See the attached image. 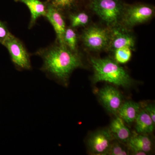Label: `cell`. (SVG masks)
I'll use <instances>...</instances> for the list:
<instances>
[{
  "label": "cell",
  "instance_id": "obj_1",
  "mask_svg": "<svg viewBox=\"0 0 155 155\" xmlns=\"http://www.w3.org/2000/svg\"><path fill=\"white\" fill-rule=\"evenodd\" d=\"M35 54L41 58L40 70L49 79L65 87L69 84L72 72L84 67L82 56L64 44L55 41L47 47L39 49Z\"/></svg>",
  "mask_w": 155,
  "mask_h": 155
},
{
  "label": "cell",
  "instance_id": "obj_2",
  "mask_svg": "<svg viewBox=\"0 0 155 155\" xmlns=\"http://www.w3.org/2000/svg\"><path fill=\"white\" fill-rule=\"evenodd\" d=\"M90 62L94 70V84L105 81L124 87H130L133 84L128 72L114 59L91 58Z\"/></svg>",
  "mask_w": 155,
  "mask_h": 155
},
{
  "label": "cell",
  "instance_id": "obj_3",
  "mask_svg": "<svg viewBox=\"0 0 155 155\" xmlns=\"http://www.w3.org/2000/svg\"><path fill=\"white\" fill-rule=\"evenodd\" d=\"M125 3L121 0H88V6L106 24L112 27L119 24Z\"/></svg>",
  "mask_w": 155,
  "mask_h": 155
},
{
  "label": "cell",
  "instance_id": "obj_4",
  "mask_svg": "<svg viewBox=\"0 0 155 155\" xmlns=\"http://www.w3.org/2000/svg\"><path fill=\"white\" fill-rule=\"evenodd\" d=\"M154 6L144 3L125 4L119 24L131 29L136 25L145 23L154 16Z\"/></svg>",
  "mask_w": 155,
  "mask_h": 155
},
{
  "label": "cell",
  "instance_id": "obj_5",
  "mask_svg": "<svg viewBox=\"0 0 155 155\" xmlns=\"http://www.w3.org/2000/svg\"><path fill=\"white\" fill-rule=\"evenodd\" d=\"M110 35V27L97 25L86 26L80 36L84 46L91 51H107Z\"/></svg>",
  "mask_w": 155,
  "mask_h": 155
},
{
  "label": "cell",
  "instance_id": "obj_6",
  "mask_svg": "<svg viewBox=\"0 0 155 155\" xmlns=\"http://www.w3.org/2000/svg\"><path fill=\"white\" fill-rule=\"evenodd\" d=\"M2 45L8 51L11 61L17 70L22 71L32 69L30 54L19 39L11 33Z\"/></svg>",
  "mask_w": 155,
  "mask_h": 155
},
{
  "label": "cell",
  "instance_id": "obj_7",
  "mask_svg": "<svg viewBox=\"0 0 155 155\" xmlns=\"http://www.w3.org/2000/svg\"><path fill=\"white\" fill-rule=\"evenodd\" d=\"M110 40L107 51L113 52L124 47L130 48L133 51L135 46V38L131 29L119 24L110 27Z\"/></svg>",
  "mask_w": 155,
  "mask_h": 155
},
{
  "label": "cell",
  "instance_id": "obj_8",
  "mask_svg": "<svg viewBox=\"0 0 155 155\" xmlns=\"http://www.w3.org/2000/svg\"><path fill=\"white\" fill-rule=\"evenodd\" d=\"M98 96L106 110L117 116L119 108L123 104V97L120 91L114 87L107 85L100 90Z\"/></svg>",
  "mask_w": 155,
  "mask_h": 155
},
{
  "label": "cell",
  "instance_id": "obj_9",
  "mask_svg": "<svg viewBox=\"0 0 155 155\" xmlns=\"http://www.w3.org/2000/svg\"><path fill=\"white\" fill-rule=\"evenodd\" d=\"M114 140L109 129H101L92 134L87 140V144L92 153L105 155Z\"/></svg>",
  "mask_w": 155,
  "mask_h": 155
},
{
  "label": "cell",
  "instance_id": "obj_10",
  "mask_svg": "<svg viewBox=\"0 0 155 155\" xmlns=\"http://www.w3.org/2000/svg\"><path fill=\"white\" fill-rule=\"evenodd\" d=\"M47 4L46 13L45 17L52 25L56 35V41L64 44V35L66 26L65 18L63 14L57 9Z\"/></svg>",
  "mask_w": 155,
  "mask_h": 155
},
{
  "label": "cell",
  "instance_id": "obj_11",
  "mask_svg": "<svg viewBox=\"0 0 155 155\" xmlns=\"http://www.w3.org/2000/svg\"><path fill=\"white\" fill-rule=\"evenodd\" d=\"M127 145L133 155H146L152 149V142L147 134L136 132L131 134Z\"/></svg>",
  "mask_w": 155,
  "mask_h": 155
},
{
  "label": "cell",
  "instance_id": "obj_12",
  "mask_svg": "<svg viewBox=\"0 0 155 155\" xmlns=\"http://www.w3.org/2000/svg\"><path fill=\"white\" fill-rule=\"evenodd\" d=\"M16 2L24 4L29 9L31 14V19L28 28H32L40 17H45L46 13L47 4L46 2L41 0H14Z\"/></svg>",
  "mask_w": 155,
  "mask_h": 155
},
{
  "label": "cell",
  "instance_id": "obj_13",
  "mask_svg": "<svg viewBox=\"0 0 155 155\" xmlns=\"http://www.w3.org/2000/svg\"><path fill=\"white\" fill-rule=\"evenodd\" d=\"M109 130L114 139L127 144L131 134L125 122L119 116H116V118L112 120Z\"/></svg>",
  "mask_w": 155,
  "mask_h": 155
},
{
  "label": "cell",
  "instance_id": "obj_14",
  "mask_svg": "<svg viewBox=\"0 0 155 155\" xmlns=\"http://www.w3.org/2000/svg\"><path fill=\"white\" fill-rule=\"evenodd\" d=\"M141 105L133 101H127L123 103L119 108L117 116L127 124L135 122L137 115L141 110Z\"/></svg>",
  "mask_w": 155,
  "mask_h": 155
},
{
  "label": "cell",
  "instance_id": "obj_15",
  "mask_svg": "<svg viewBox=\"0 0 155 155\" xmlns=\"http://www.w3.org/2000/svg\"><path fill=\"white\" fill-rule=\"evenodd\" d=\"M84 0H46L49 5L57 9L66 17L69 14L80 10Z\"/></svg>",
  "mask_w": 155,
  "mask_h": 155
},
{
  "label": "cell",
  "instance_id": "obj_16",
  "mask_svg": "<svg viewBox=\"0 0 155 155\" xmlns=\"http://www.w3.org/2000/svg\"><path fill=\"white\" fill-rule=\"evenodd\" d=\"M137 133L147 134L152 133L155 124L144 109H141L135 120Z\"/></svg>",
  "mask_w": 155,
  "mask_h": 155
},
{
  "label": "cell",
  "instance_id": "obj_17",
  "mask_svg": "<svg viewBox=\"0 0 155 155\" xmlns=\"http://www.w3.org/2000/svg\"><path fill=\"white\" fill-rule=\"evenodd\" d=\"M67 17L70 22V26L74 28L85 27L90 21L88 14L80 10L69 14Z\"/></svg>",
  "mask_w": 155,
  "mask_h": 155
},
{
  "label": "cell",
  "instance_id": "obj_18",
  "mask_svg": "<svg viewBox=\"0 0 155 155\" xmlns=\"http://www.w3.org/2000/svg\"><path fill=\"white\" fill-rule=\"evenodd\" d=\"M78 38L79 37L75 31V28L70 26H67L63 38L64 45L73 51H79L78 46Z\"/></svg>",
  "mask_w": 155,
  "mask_h": 155
},
{
  "label": "cell",
  "instance_id": "obj_19",
  "mask_svg": "<svg viewBox=\"0 0 155 155\" xmlns=\"http://www.w3.org/2000/svg\"><path fill=\"white\" fill-rule=\"evenodd\" d=\"M132 51L130 48L124 47L113 52L114 60L119 64H125L130 61L132 56Z\"/></svg>",
  "mask_w": 155,
  "mask_h": 155
},
{
  "label": "cell",
  "instance_id": "obj_20",
  "mask_svg": "<svg viewBox=\"0 0 155 155\" xmlns=\"http://www.w3.org/2000/svg\"><path fill=\"white\" fill-rule=\"evenodd\" d=\"M130 150L128 147L118 140H114L111 143L110 148L106 155H127L130 154Z\"/></svg>",
  "mask_w": 155,
  "mask_h": 155
},
{
  "label": "cell",
  "instance_id": "obj_21",
  "mask_svg": "<svg viewBox=\"0 0 155 155\" xmlns=\"http://www.w3.org/2000/svg\"><path fill=\"white\" fill-rule=\"evenodd\" d=\"M11 34L7 24L0 20V44L2 45Z\"/></svg>",
  "mask_w": 155,
  "mask_h": 155
},
{
  "label": "cell",
  "instance_id": "obj_22",
  "mask_svg": "<svg viewBox=\"0 0 155 155\" xmlns=\"http://www.w3.org/2000/svg\"><path fill=\"white\" fill-rule=\"evenodd\" d=\"M143 109L146 111L148 114L152 119L155 124V107L153 104H150L146 105Z\"/></svg>",
  "mask_w": 155,
  "mask_h": 155
}]
</instances>
